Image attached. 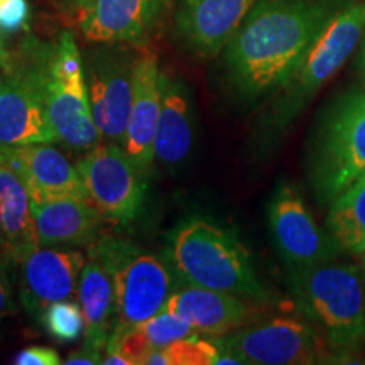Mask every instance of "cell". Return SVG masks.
I'll use <instances>...</instances> for the list:
<instances>
[{"label": "cell", "instance_id": "obj_36", "mask_svg": "<svg viewBox=\"0 0 365 365\" xmlns=\"http://www.w3.org/2000/svg\"><path fill=\"white\" fill-rule=\"evenodd\" d=\"M6 68H7V65L2 61V59H0V85H2L4 75H6Z\"/></svg>", "mask_w": 365, "mask_h": 365}, {"label": "cell", "instance_id": "obj_38", "mask_svg": "<svg viewBox=\"0 0 365 365\" xmlns=\"http://www.w3.org/2000/svg\"><path fill=\"white\" fill-rule=\"evenodd\" d=\"M364 255H365V254H364Z\"/></svg>", "mask_w": 365, "mask_h": 365}, {"label": "cell", "instance_id": "obj_4", "mask_svg": "<svg viewBox=\"0 0 365 365\" xmlns=\"http://www.w3.org/2000/svg\"><path fill=\"white\" fill-rule=\"evenodd\" d=\"M365 33V0L349 2L328 21L291 80L277 91L279 97L269 110L264 134L279 135L299 115L304 105L327 85L350 54L362 43Z\"/></svg>", "mask_w": 365, "mask_h": 365}, {"label": "cell", "instance_id": "obj_16", "mask_svg": "<svg viewBox=\"0 0 365 365\" xmlns=\"http://www.w3.org/2000/svg\"><path fill=\"white\" fill-rule=\"evenodd\" d=\"M49 65V61H48ZM46 107L58 143L90 150L103 143L91 113L85 75L59 76L46 71Z\"/></svg>", "mask_w": 365, "mask_h": 365}, {"label": "cell", "instance_id": "obj_19", "mask_svg": "<svg viewBox=\"0 0 365 365\" xmlns=\"http://www.w3.org/2000/svg\"><path fill=\"white\" fill-rule=\"evenodd\" d=\"M39 247H81L100 237L105 218L86 198L33 203Z\"/></svg>", "mask_w": 365, "mask_h": 365}, {"label": "cell", "instance_id": "obj_17", "mask_svg": "<svg viewBox=\"0 0 365 365\" xmlns=\"http://www.w3.org/2000/svg\"><path fill=\"white\" fill-rule=\"evenodd\" d=\"M252 301L239 296L188 284L178 279L164 308L175 312L193 325L198 333L210 336H225L254 319Z\"/></svg>", "mask_w": 365, "mask_h": 365}, {"label": "cell", "instance_id": "obj_2", "mask_svg": "<svg viewBox=\"0 0 365 365\" xmlns=\"http://www.w3.org/2000/svg\"><path fill=\"white\" fill-rule=\"evenodd\" d=\"M166 257L182 282L223 291L252 303L269 299L245 245L227 228L207 218H186L173 228Z\"/></svg>", "mask_w": 365, "mask_h": 365}, {"label": "cell", "instance_id": "obj_24", "mask_svg": "<svg viewBox=\"0 0 365 365\" xmlns=\"http://www.w3.org/2000/svg\"><path fill=\"white\" fill-rule=\"evenodd\" d=\"M220 352V341L193 335L163 349H154L145 365H215Z\"/></svg>", "mask_w": 365, "mask_h": 365}, {"label": "cell", "instance_id": "obj_31", "mask_svg": "<svg viewBox=\"0 0 365 365\" xmlns=\"http://www.w3.org/2000/svg\"><path fill=\"white\" fill-rule=\"evenodd\" d=\"M102 357L103 352H98V350L88 349V346H81V350L75 354L68 355V359L65 360V365H95V364H102Z\"/></svg>", "mask_w": 365, "mask_h": 365}, {"label": "cell", "instance_id": "obj_23", "mask_svg": "<svg viewBox=\"0 0 365 365\" xmlns=\"http://www.w3.org/2000/svg\"><path fill=\"white\" fill-rule=\"evenodd\" d=\"M327 227L340 249L354 255L365 254V176L330 203Z\"/></svg>", "mask_w": 365, "mask_h": 365}, {"label": "cell", "instance_id": "obj_9", "mask_svg": "<svg viewBox=\"0 0 365 365\" xmlns=\"http://www.w3.org/2000/svg\"><path fill=\"white\" fill-rule=\"evenodd\" d=\"M139 54L124 44H105L83 59L91 113L102 139L122 145L134 100Z\"/></svg>", "mask_w": 365, "mask_h": 365}, {"label": "cell", "instance_id": "obj_27", "mask_svg": "<svg viewBox=\"0 0 365 365\" xmlns=\"http://www.w3.org/2000/svg\"><path fill=\"white\" fill-rule=\"evenodd\" d=\"M140 328L149 336L150 344L156 349H163L175 344L178 340L188 339V336L198 335V330L191 325L188 319H185L175 312L163 308L161 312L149 318L148 322L140 323Z\"/></svg>", "mask_w": 365, "mask_h": 365}, {"label": "cell", "instance_id": "obj_25", "mask_svg": "<svg viewBox=\"0 0 365 365\" xmlns=\"http://www.w3.org/2000/svg\"><path fill=\"white\" fill-rule=\"evenodd\" d=\"M41 322L48 333L61 344H73L85 333V318L80 303L73 299L56 301L41 313Z\"/></svg>", "mask_w": 365, "mask_h": 365}, {"label": "cell", "instance_id": "obj_8", "mask_svg": "<svg viewBox=\"0 0 365 365\" xmlns=\"http://www.w3.org/2000/svg\"><path fill=\"white\" fill-rule=\"evenodd\" d=\"M86 200L105 220L127 225L143 212L145 202L144 173L122 145L98 144L76 161Z\"/></svg>", "mask_w": 365, "mask_h": 365}, {"label": "cell", "instance_id": "obj_34", "mask_svg": "<svg viewBox=\"0 0 365 365\" xmlns=\"http://www.w3.org/2000/svg\"><path fill=\"white\" fill-rule=\"evenodd\" d=\"M6 31L2 29V26H0V59H2L4 63H6V65L9 66V63H11V56L12 54L7 51V48H6Z\"/></svg>", "mask_w": 365, "mask_h": 365}, {"label": "cell", "instance_id": "obj_10", "mask_svg": "<svg viewBox=\"0 0 365 365\" xmlns=\"http://www.w3.org/2000/svg\"><path fill=\"white\" fill-rule=\"evenodd\" d=\"M220 344L249 365H308L335 357L313 323L299 318L250 322Z\"/></svg>", "mask_w": 365, "mask_h": 365}, {"label": "cell", "instance_id": "obj_20", "mask_svg": "<svg viewBox=\"0 0 365 365\" xmlns=\"http://www.w3.org/2000/svg\"><path fill=\"white\" fill-rule=\"evenodd\" d=\"M195 144V117L188 88L164 75L154 161L166 170H178L188 161Z\"/></svg>", "mask_w": 365, "mask_h": 365}, {"label": "cell", "instance_id": "obj_32", "mask_svg": "<svg viewBox=\"0 0 365 365\" xmlns=\"http://www.w3.org/2000/svg\"><path fill=\"white\" fill-rule=\"evenodd\" d=\"M0 257H2V259H7V261H9V252H7V237H6V227H4L2 205H0Z\"/></svg>", "mask_w": 365, "mask_h": 365}, {"label": "cell", "instance_id": "obj_28", "mask_svg": "<svg viewBox=\"0 0 365 365\" xmlns=\"http://www.w3.org/2000/svg\"><path fill=\"white\" fill-rule=\"evenodd\" d=\"M29 16L31 9L27 0H0V26L7 34L26 29Z\"/></svg>", "mask_w": 365, "mask_h": 365}, {"label": "cell", "instance_id": "obj_5", "mask_svg": "<svg viewBox=\"0 0 365 365\" xmlns=\"http://www.w3.org/2000/svg\"><path fill=\"white\" fill-rule=\"evenodd\" d=\"M88 249L110 274L117 323L140 325L161 312L178 284L170 262L122 237H98Z\"/></svg>", "mask_w": 365, "mask_h": 365}, {"label": "cell", "instance_id": "obj_22", "mask_svg": "<svg viewBox=\"0 0 365 365\" xmlns=\"http://www.w3.org/2000/svg\"><path fill=\"white\" fill-rule=\"evenodd\" d=\"M78 303L85 318L83 346L103 352L110 335L112 314L115 313V298L110 274L97 259L90 257L81 271Z\"/></svg>", "mask_w": 365, "mask_h": 365}, {"label": "cell", "instance_id": "obj_7", "mask_svg": "<svg viewBox=\"0 0 365 365\" xmlns=\"http://www.w3.org/2000/svg\"><path fill=\"white\" fill-rule=\"evenodd\" d=\"M53 48L39 43L11 56L0 85V144H53L58 137L46 107V71Z\"/></svg>", "mask_w": 365, "mask_h": 365}, {"label": "cell", "instance_id": "obj_37", "mask_svg": "<svg viewBox=\"0 0 365 365\" xmlns=\"http://www.w3.org/2000/svg\"><path fill=\"white\" fill-rule=\"evenodd\" d=\"M364 282H365V272H364Z\"/></svg>", "mask_w": 365, "mask_h": 365}, {"label": "cell", "instance_id": "obj_21", "mask_svg": "<svg viewBox=\"0 0 365 365\" xmlns=\"http://www.w3.org/2000/svg\"><path fill=\"white\" fill-rule=\"evenodd\" d=\"M0 205L7 237L9 262L17 264L39 247L33 218V202L24 181L0 153Z\"/></svg>", "mask_w": 365, "mask_h": 365}, {"label": "cell", "instance_id": "obj_26", "mask_svg": "<svg viewBox=\"0 0 365 365\" xmlns=\"http://www.w3.org/2000/svg\"><path fill=\"white\" fill-rule=\"evenodd\" d=\"M156 349L140 325H120L117 323L108 335L105 352H117L129 365H145L149 355Z\"/></svg>", "mask_w": 365, "mask_h": 365}, {"label": "cell", "instance_id": "obj_35", "mask_svg": "<svg viewBox=\"0 0 365 365\" xmlns=\"http://www.w3.org/2000/svg\"><path fill=\"white\" fill-rule=\"evenodd\" d=\"M359 66H360V71H362V75L365 76V33H364L362 43H360V56H359Z\"/></svg>", "mask_w": 365, "mask_h": 365}, {"label": "cell", "instance_id": "obj_3", "mask_svg": "<svg viewBox=\"0 0 365 365\" xmlns=\"http://www.w3.org/2000/svg\"><path fill=\"white\" fill-rule=\"evenodd\" d=\"M291 291L335 357H350L365 344V282L354 266L331 261L291 271Z\"/></svg>", "mask_w": 365, "mask_h": 365}, {"label": "cell", "instance_id": "obj_6", "mask_svg": "<svg viewBox=\"0 0 365 365\" xmlns=\"http://www.w3.org/2000/svg\"><path fill=\"white\" fill-rule=\"evenodd\" d=\"M309 175L319 203L325 205L365 176V88L349 91L327 113L314 140Z\"/></svg>", "mask_w": 365, "mask_h": 365}, {"label": "cell", "instance_id": "obj_1", "mask_svg": "<svg viewBox=\"0 0 365 365\" xmlns=\"http://www.w3.org/2000/svg\"><path fill=\"white\" fill-rule=\"evenodd\" d=\"M344 6V0H257L223 49L235 93L245 102L276 95Z\"/></svg>", "mask_w": 365, "mask_h": 365}, {"label": "cell", "instance_id": "obj_11", "mask_svg": "<svg viewBox=\"0 0 365 365\" xmlns=\"http://www.w3.org/2000/svg\"><path fill=\"white\" fill-rule=\"evenodd\" d=\"M166 6L168 0H61L68 19L97 44H144Z\"/></svg>", "mask_w": 365, "mask_h": 365}, {"label": "cell", "instance_id": "obj_29", "mask_svg": "<svg viewBox=\"0 0 365 365\" xmlns=\"http://www.w3.org/2000/svg\"><path fill=\"white\" fill-rule=\"evenodd\" d=\"M61 362L63 360L56 350L39 345L27 346L14 357V364L17 365H59Z\"/></svg>", "mask_w": 365, "mask_h": 365}, {"label": "cell", "instance_id": "obj_13", "mask_svg": "<svg viewBox=\"0 0 365 365\" xmlns=\"http://www.w3.org/2000/svg\"><path fill=\"white\" fill-rule=\"evenodd\" d=\"M85 264L83 252L71 247H38L22 257L17 266L24 308L39 318L49 304L75 298Z\"/></svg>", "mask_w": 365, "mask_h": 365}, {"label": "cell", "instance_id": "obj_30", "mask_svg": "<svg viewBox=\"0 0 365 365\" xmlns=\"http://www.w3.org/2000/svg\"><path fill=\"white\" fill-rule=\"evenodd\" d=\"M7 259L0 257V322L16 313V303L12 296V284L7 272Z\"/></svg>", "mask_w": 365, "mask_h": 365}, {"label": "cell", "instance_id": "obj_33", "mask_svg": "<svg viewBox=\"0 0 365 365\" xmlns=\"http://www.w3.org/2000/svg\"><path fill=\"white\" fill-rule=\"evenodd\" d=\"M103 365H129V362L117 352H105L102 357Z\"/></svg>", "mask_w": 365, "mask_h": 365}, {"label": "cell", "instance_id": "obj_15", "mask_svg": "<svg viewBox=\"0 0 365 365\" xmlns=\"http://www.w3.org/2000/svg\"><path fill=\"white\" fill-rule=\"evenodd\" d=\"M0 153L19 173L33 203L86 198L76 166H73L63 153L51 148V144H0Z\"/></svg>", "mask_w": 365, "mask_h": 365}, {"label": "cell", "instance_id": "obj_18", "mask_svg": "<svg viewBox=\"0 0 365 365\" xmlns=\"http://www.w3.org/2000/svg\"><path fill=\"white\" fill-rule=\"evenodd\" d=\"M163 78L158 58L153 53L139 54L135 66L134 100L122 148L144 175L154 164V139L161 112Z\"/></svg>", "mask_w": 365, "mask_h": 365}, {"label": "cell", "instance_id": "obj_12", "mask_svg": "<svg viewBox=\"0 0 365 365\" xmlns=\"http://www.w3.org/2000/svg\"><path fill=\"white\" fill-rule=\"evenodd\" d=\"M269 228L291 271L331 261L333 247L314 222L303 196L291 185H281L269 202Z\"/></svg>", "mask_w": 365, "mask_h": 365}, {"label": "cell", "instance_id": "obj_14", "mask_svg": "<svg viewBox=\"0 0 365 365\" xmlns=\"http://www.w3.org/2000/svg\"><path fill=\"white\" fill-rule=\"evenodd\" d=\"M255 2L257 0H178V38L198 56H217L234 38Z\"/></svg>", "mask_w": 365, "mask_h": 365}]
</instances>
